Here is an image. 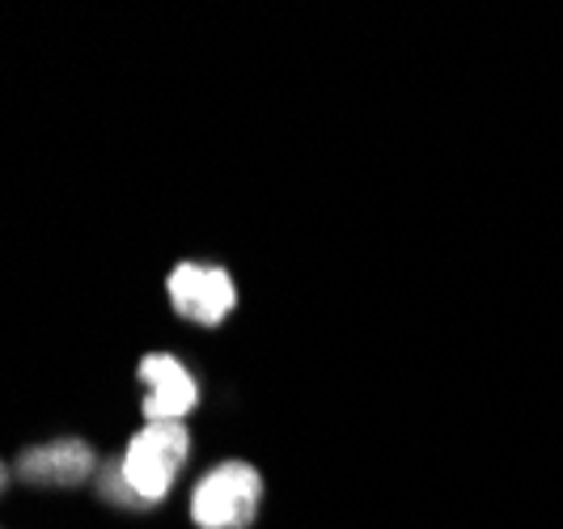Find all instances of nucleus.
Returning <instances> with one entry per match:
<instances>
[{
    "label": "nucleus",
    "mask_w": 563,
    "mask_h": 529,
    "mask_svg": "<svg viewBox=\"0 0 563 529\" xmlns=\"http://www.w3.org/2000/svg\"><path fill=\"white\" fill-rule=\"evenodd\" d=\"M191 453V432L187 423L166 419V423H144L141 432L128 441L123 458H119V474L132 492V500L141 508H153L169 496L178 471L187 466Z\"/></svg>",
    "instance_id": "f257e3e1"
},
{
    "label": "nucleus",
    "mask_w": 563,
    "mask_h": 529,
    "mask_svg": "<svg viewBox=\"0 0 563 529\" xmlns=\"http://www.w3.org/2000/svg\"><path fill=\"white\" fill-rule=\"evenodd\" d=\"M263 504V474L251 462H221L191 492L196 529H251Z\"/></svg>",
    "instance_id": "f03ea898"
},
{
    "label": "nucleus",
    "mask_w": 563,
    "mask_h": 529,
    "mask_svg": "<svg viewBox=\"0 0 563 529\" xmlns=\"http://www.w3.org/2000/svg\"><path fill=\"white\" fill-rule=\"evenodd\" d=\"M166 297L178 318L196 327H221L238 309V284L225 267L212 263H178L166 276Z\"/></svg>",
    "instance_id": "7ed1b4c3"
},
{
    "label": "nucleus",
    "mask_w": 563,
    "mask_h": 529,
    "mask_svg": "<svg viewBox=\"0 0 563 529\" xmlns=\"http://www.w3.org/2000/svg\"><path fill=\"white\" fill-rule=\"evenodd\" d=\"M141 382L148 386V394H144V419H148V423H166V419H178V423H183V416L196 411L199 386L178 356H169V352H148L141 361Z\"/></svg>",
    "instance_id": "20e7f679"
},
{
    "label": "nucleus",
    "mask_w": 563,
    "mask_h": 529,
    "mask_svg": "<svg viewBox=\"0 0 563 529\" xmlns=\"http://www.w3.org/2000/svg\"><path fill=\"white\" fill-rule=\"evenodd\" d=\"M18 474L26 483H43V487H77V483L98 474V453L77 437H64L52 445L26 449L18 458Z\"/></svg>",
    "instance_id": "39448f33"
},
{
    "label": "nucleus",
    "mask_w": 563,
    "mask_h": 529,
    "mask_svg": "<svg viewBox=\"0 0 563 529\" xmlns=\"http://www.w3.org/2000/svg\"><path fill=\"white\" fill-rule=\"evenodd\" d=\"M4 483H9V471H4V462H0V492H4Z\"/></svg>",
    "instance_id": "423d86ee"
}]
</instances>
